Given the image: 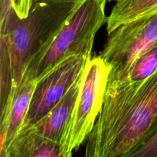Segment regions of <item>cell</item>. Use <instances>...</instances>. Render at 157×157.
<instances>
[{"label": "cell", "instance_id": "cell-13", "mask_svg": "<svg viewBox=\"0 0 157 157\" xmlns=\"http://www.w3.org/2000/svg\"><path fill=\"white\" fill-rule=\"evenodd\" d=\"M32 0H1L2 6H9L19 18H23L29 15Z\"/></svg>", "mask_w": 157, "mask_h": 157}, {"label": "cell", "instance_id": "cell-1", "mask_svg": "<svg viewBox=\"0 0 157 157\" xmlns=\"http://www.w3.org/2000/svg\"><path fill=\"white\" fill-rule=\"evenodd\" d=\"M84 0H32L20 18L12 8L1 11V120L9 114L26 69L44 57Z\"/></svg>", "mask_w": 157, "mask_h": 157}, {"label": "cell", "instance_id": "cell-4", "mask_svg": "<svg viewBox=\"0 0 157 157\" xmlns=\"http://www.w3.org/2000/svg\"><path fill=\"white\" fill-rule=\"evenodd\" d=\"M110 71L101 55L87 61L79 94L60 140L61 157L71 156L93 130L102 110Z\"/></svg>", "mask_w": 157, "mask_h": 157}, {"label": "cell", "instance_id": "cell-2", "mask_svg": "<svg viewBox=\"0 0 157 157\" xmlns=\"http://www.w3.org/2000/svg\"><path fill=\"white\" fill-rule=\"evenodd\" d=\"M157 128V71L141 82L107 83L85 156L129 157Z\"/></svg>", "mask_w": 157, "mask_h": 157}, {"label": "cell", "instance_id": "cell-14", "mask_svg": "<svg viewBox=\"0 0 157 157\" xmlns=\"http://www.w3.org/2000/svg\"><path fill=\"white\" fill-rule=\"evenodd\" d=\"M110 1H115V2H117V1H118V0H110Z\"/></svg>", "mask_w": 157, "mask_h": 157}, {"label": "cell", "instance_id": "cell-9", "mask_svg": "<svg viewBox=\"0 0 157 157\" xmlns=\"http://www.w3.org/2000/svg\"><path fill=\"white\" fill-rule=\"evenodd\" d=\"M4 157H61L60 144L31 130L20 132Z\"/></svg>", "mask_w": 157, "mask_h": 157}, {"label": "cell", "instance_id": "cell-10", "mask_svg": "<svg viewBox=\"0 0 157 157\" xmlns=\"http://www.w3.org/2000/svg\"><path fill=\"white\" fill-rule=\"evenodd\" d=\"M156 14L157 0H118L107 16V34L124 23Z\"/></svg>", "mask_w": 157, "mask_h": 157}, {"label": "cell", "instance_id": "cell-3", "mask_svg": "<svg viewBox=\"0 0 157 157\" xmlns=\"http://www.w3.org/2000/svg\"><path fill=\"white\" fill-rule=\"evenodd\" d=\"M107 1L84 0L44 57L35 65L26 69L21 83H38L74 55L92 56L95 35L107 21L105 12Z\"/></svg>", "mask_w": 157, "mask_h": 157}, {"label": "cell", "instance_id": "cell-6", "mask_svg": "<svg viewBox=\"0 0 157 157\" xmlns=\"http://www.w3.org/2000/svg\"><path fill=\"white\" fill-rule=\"evenodd\" d=\"M91 58L92 56L87 55L70 57L52 73L38 81L28 114L19 132L40 121L59 102L84 71L87 61Z\"/></svg>", "mask_w": 157, "mask_h": 157}, {"label": "cell", "instance_id": "cell-12", "mask_svg": "<svg viewBox=\"0 0 157 157\" xmlns=\"http://www.w3.org/2000/svg\"><path fill=\"white\" fill-rule=\"evenodd\" d=\"M129 157H157V128L153 134Z\"/></svg>", "mask_w": 157, "mask_h": 157}, {"label": "cell", "instance_id": "cell-5", "mask_svg": "<svg viewBox=\"0 0 157 157\" xmlns=\"http://www.w3.org/2000/svg\"><path fill=\"white\" fill-rule=\"evenodd\" d=\"M157 41V14L124 23L108 35L101 56L111 67L108 83L127 78L135 61Z\"/></svg>", "mask_w": 157, "mask_h": 157}, {"label": "cell", "instance_id": "cell-7", "mask_svg": "<svg viewBox=\"0 0 157 157\" xmlns=\"http://www.w3.org/2000/svg\"><path fill=\"white\" fill-rule=\"evenodd\" d=\"M84 72V70L59 102L40 121L26 130H32L60 144L63 130L70 118L82 85Z\"/></svg>", "mask_w": 157, "mask_h": 157}, {"label": "cell", "instance_id": "cell-11", "mask_svg": "<svg viewBox=\"0 0 157 157\" xmlns=\"http://www.w3.org/2000/svg\"><path fill=\"white\" fill-rule=\"evenodd\" d=\"M156 71L157 41L156 44H153L136 59L132 66L127 78L123 81H127L132 83L141 82L150 78Z\"/></svg>", "mask_w": 157, "mask_h": 157}, {"label": "cell", "instance_id": "cell-8", "mask_svg": "<svg viewBox=\"0 0 157 157\" xmlns=\"http://www.w3.org/2000/svg\"><path fill=\"white\" fill-rule=\"evenodd\" d=\"M38 83L27 81L20 84L15 92L7 117L0 124V156L5 153L18 136L29 110Z\"/></svg>", "mask_w": 157, "mask_h": 157}]
</instances>
